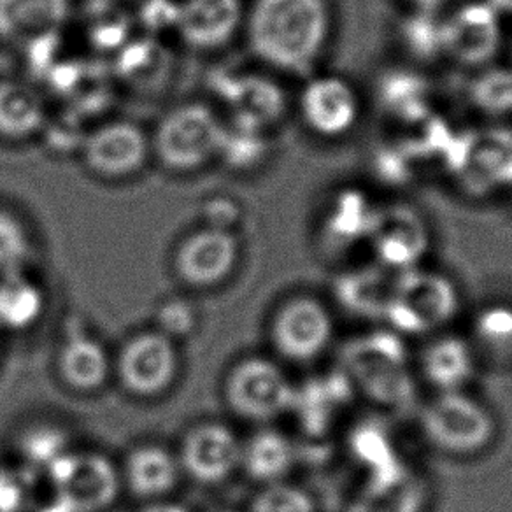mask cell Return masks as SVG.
Returning <instances> with one entry per match:
<instances>
[{"instance_id": "obj_1", "label": "cell", "mask_w": 512, "mask_h": 512, "mask_svg": "<svg viewBox=\"0 0 512 512\" xmlns=\"http://www.w3.org/2000/svg\"><path fill=\"white\" fill-rule=\"evenodd\" d=\"M328 0H253L246 16L249 48L286 74H309L332 36Z\"/></svg>"}, {"instance_id": "obj_2", "label": "cell", "mask_w": 512, "mask_h": 512, "mask_svg": "<svg viewBox=\"0 0 512 512\" xmlns=\"http://www.w3.org/2000/svg\"><path fill=\"white\" fill-rule=\"evenodd\" d=\"M339 372L355 397L384 413L411 411L418 402L413 363L402 335L393 330H372L342 348Z\"/></svg>"}, {"instance_id": "obj_3", "label": "cell", "mask_w": 512, "mask_h": 512, "mask_svg": "<svg viewBox=\"0 0 512 512\" xmlns=\"http://www.w3.org/2000/svg\"><path fill=\"white\" fill-rule=\"evenodd\" d=\"M460 309V292L446 274L414 267L399 272L384 323L407 337L441 334Z\"/></svg>"}, {"instance_id": "obj_4", "label": "cell", "mask_w": 512, "mask_h": 512, "mask_svg": "<svg viewBox=\"0 0 512 512\" xmlns=\"http://www.w3.org/2000/svg\"><path fill=\"white\" fill-rule=\"evenodd\" d=\"M420 428L432 448L460 458L483 453L497 435L493 413L465 390L434 393L421 406Z\"/></svg>"}, {"instance_id": "obj_5", "label": "cell", "mask_w": 512, "mask_h": 512, "mask_svg": "<svg viewBox=\"0 0 512 512\" xmlns=\"http://www.w3.org/2000/svg\"><path fill=\"white\" fill-rule=\"evenodd\" d=\"M225 123L211 107L190 102L174 107L158 123L151 151L165 169L188 174L218 157Z\"/></svg>"}, {"instance_id": "obj_6", "label": "cell", "mask_w": 512, "mask_h": 512, "mask_svg": "<svg viewBox=\"0 0 512 512\" xmlns=\"http://www.w3.org/2000/svg\"><path fill=\"white\" fill-rule=\"evenodd\" d=\"M444 167L467 195L505 192L512 183L511 132L484 127L456 134Z\"/></svg>"}, {"instance_id": "obj_7", "label": "cell", "mask_w": 512, "mask_h": 512, "mask_svg": "<svg viewBox=\"0 0 512 512\" xmlns=\"http://www.w3.org/2000/svg\"><path fill=\"white\" fill-rule=\"evenodd\" d=\"M504 36V18L486 0H460L442 15V55L463 69L495 64Z\"/></svg>"}, {"instance_id": "obj_8", "label": "cell", "mask_w": 512, "mask_h": 512, "mask_svg": "<svg viewBox=\"0 0 512 512\" xmlns=\"http://www.w3.org/2000/svg\"><path fill=\"white\" fill-rule=\"evenodd\" d=\"M432 246V230L418 207L402 202H377L367 249L376 264L388 271L420 267Z\"/></svg>"}, {"instance_id": "obj_9", "label": "cell", "mask_w": 512, "mask_h": 512, "mask_svg": "<svg viewBox=\"0 0 512 512\" xmlns=\"http://www.w3.org/2000/svg\"><path fill=\"white\" fill-rule=\"evenodd\" d=\"M297 388L278 363L251 356L235 365L225 381V399L244 420L269 423L292 413Z\"/></svg>"}, {"instance_id": "obj_10", "label": "cell", "mask_w": 512, "mask_h": 512, "mask_svg": "<svg viewBox=\"0 0 512 512\" xmlns=\"http://www.w3.org/2000/svg\"><path fill=\"white\" fill-rule=\"evenodd\" d=\"M334 335V314L313 295L286 300L272 318V346L286 362H316L327 353Z\"/></svg>"}, {"instance_id": "obj_11", "label": "cell", "mask_w": 512, "mask_h": 512, "mask_svg": "<svg viewBox=\"0 0 512 512\" xmlns=\"http://www.w3.org/2000/svg\"><path fill=\"white\" fill-rule=\"evenodd\" d=\"M299 114L313 136L335 141L355 130L362 116V97L349 79L318 74L307 79L299 95Z\"/></svg>"}, {"instance_id": "obj_12", "label": "cell", "mask_w": 512, "mask_h": 512, "mask_svg": "<svg viewBox=\"0 0 512 512\" xmlns=\"http://www.w3.org/2000/svg\"><path fill=\"white\" fill-rule=\"evenodd\" d=\"M55 493L72 512H102L120 493L118 470L93 453H65L48 469Z\"/></svg>"}, {"instance_id": "obj_13", "label": "cell", "mask_w": 512, "mask_h": 512, "mask_svg": "<svg viewBox=\"0 0 512 512\" xmlns=\"http://www.w3.org/2000/svg\"><path fill=\"white\" fill-rule=\"evenodd\" d=\"M116 376L128 393L150 399L164 393L178 376L176 342L157 330L128 339L116 358Z\"/></svg>"}, {"instance_id": "obj_14", "label": "cell", "mask_w": 512, "mask_h": 512, "mask_svg": "<svg viewBox=\"0 0 512 512\" xmlns=\"http://www.w3.org/2000/svg\"><path fill=\"white\" fill-rule=\"evenodd\" d=\"M83 162L100 179H128L143 171L151 141L143 128L127 120H113L93 128L81 144Z\"/></svg>"}, {"instance_id": "obj_15", "label": "cell", "mask_w": 512, "mask_h": 512, "mask_svg": "<svg viewBox=\"0 0 512 512\" xmlns=\"http://www.w3.org/2000/svg\"><path fill=\"white\" fill-rule=\"evenodd\" d=\"M239 244L225 228H199L179 242L174 255L178 278L192 288H213L234 272Z\"/></svg>"}, {"instance_id": "obj_16", "label": "cell", "mask_w": 512, "mask_h": 512, "mask_svg": "<svg viewBox=\"0 0 512 512\" xmlns=\"http://www.w3.org/2000/svg\"><path fill=\"white\" fill-rule=\"evenodd\" d=\"M376 207V200L358 186H344L335 190L321 213L320 239L323 249L330 255H348L360 246L367 248Z\"/></svg>"}, {"instance_id": "obj_17", "label": "cell", "mask_w": 512, "mask_h": 512, "mask_svg": "<svg viewBox=\"0 0 512 512\" xmlns=\"http://www.w3.org/2000/svg\"><path fill=\"white\" fill-rule=\"evenodd\" d=\"M241 455L242 444L230 428L206 423L185 435L178 460L181 470L195 481L218 484L241 467Z\"/></svg>"}, {"instance_id": "obj_18", "label": "cell", "mask_w": 512, "mask_h": 512, "mask_svg": "<svg viewBox=\"0 0 512 512\" xmlns=\"http://www.w3.org/2000/svg\"><path fill=\"white\" fill-rule=\"evenodd\" d=\"M430 497L427 479L400 462L367 476L346 512H425Z\"/></svg>"}, {"instance_id": "obj_19", "label": "cell", "mask_w": 512, "mask_h": 512, "mask_svg": "<svg viewBox=\"0 0 512 512\" xmlns=\"http://www.w3.org/2000/svg\"><path fill=\"white\" fill-rule=\"evenodd\" d=\"M476 349L469 339L441 332L430 337L421 351L418 372L435 393L462 392L477 372Z\"/></svg>"}, {"instance_id": "obj_20", "label": "cell", "mask_w": 512, "mask_h": 512, "mask_svg": "<svg viewBox=\"0 0 512 512\" xmlns=\"http://www.w3.org/2000/svg\"><path fill=\"white\" fill-rule=\"evenodd\" d=\"M179 34L195 50H216L235 36L244 20L241 0H181Z\"/></svg>"}, {"instance_id": "obj_21", "label": "cell", "mask_w": 512, "mask_h": 512, "mask_svg": "<svg viewBox=\"0 0 512 512\" xmlns=\"http://www.w3.org/2000/svg\"><path fill=\"white\" fill-rule=\"evenodd\" d=\"M395 272L370 260L348 267L335 279V297L348 313L362 320L384 321L392 299Z\"/></svg>"}, {"instance_id": "obj_22", "label": "cell", "mask_w": 512, "mask_h": 512, "mask_svg": "<svg viewBox=\"0 0 512 512\" xmlns=\"http://www.w3.org/2000/svg\"><path fill=\"white\" fill-rule=\"evenodd\" d=\"M353 399L355 393L337 370L321 381H311L297 388L292 413L297 414L307 435L325 437L344 418Z\"/></svg>"}, {"instance_id": "obj_23", "label": "cell", "mask_w": 512, "mask_h": 512, "mask_svg": "<svg viewBox=\"0 0 512 512\" xmlns=\"http://www.w3.org/2000/svg\"><path fill=\"white\" fill-rule=\"evenodd\" d=\"M69 13L71 0H0V43L30 44L53 36Z\"/></svg>"}, {"instance_id": "obj_24", "label": "cell", "mask_w": 512, "mask_h": 512, "mask_svg": "<svg viewBox=\"0 0 512 512\" xmlns=\"http://www.w3.org/2000/svg\"><path fill=\"white\" fill-rule=\"evenodd\" d=\"M225 97L234 123L262 132L278 125L288 111L285 90L264 76H239L230 81Z\"/></svg>"}, {"instance_id": "obj_25", "label": "cell", "mask_w": 512, "mask_h": 512, "mask_svg": "<svg viewBox=\"0 0 512 512\" xmlns=\"http://www.w3.org/2000/svg\"><path fill=\"white\" fill-rule=\"evenodd\" d=\"M376 99L384 114L407 128L432 114L434 92L418 72L390 71L377 81Z\"/></svg>"}, {"instance_id": "obj_26", "label": "cell", "mask_w": 512, "mask_h": 512, "mask_svg": "<svg viewBox=\"0 0 512 512\" xmlns=\"http://www.w3.org/2000/svg\"><path fill=\"white\" fill-rule=\"evenodd\" d=\"M46 106L34 86L16 79L0 81V137L23 141L46 125Z\"/></svg>"}, {"instance_id": "obj_27", "label": "cell", "mask_w": 512, "mask_h": 512, "mask_svg": "<svg viewBox=\"0 0 512 512\" xmlns=\"http://www.w3.org/2000/svg\"><path fill=\"white\" fill-rule=\"evenodd\" d=\"M181 465L176 456L160 446H141L127 456L125 483L136 497L160 498L179 481Z\"/></svg>"}, {"instance_id": "obj_28", "label": "cell", "mask_w": 512, "mask_h": 512, "mask_svg": "<svg viewBox=\"0 0 512 512\" xmlns=\"http://www.w3.org/2000/svg\"><path fill=\"white\" fill-rule=\"evenodd\" d=\"M58 372L76 392H95L111 376V360L102 344L86 335H74L58 353Z\"/></svg>"}, {"instance_id": "obj_29", "label": "cell", "mask_w": 512, "mask_h": 512, "mask_svg": "<svg viewBox=\"0 0 512 512\" xmlns=\"http://www.w3.org/2000/svg\"><path fill=\"white\" fill-rule=\"evenodd\" d=\"M295 446L278 430L265 428L242 444L241 467L256 483L285 481L295 465Z\"/></svg>"}, {"instance_id": "obj_30", "label": "cell", "mask_w": 512, "mask_h": 512, "mask_svg": "<svg viewBox=\"0 0 512 512\" xmlns=\"http://www.w3.org/2000/svg\"><path fill=\"white\" fill-rule=\"evenodd\" d=\"M43 311V290L25 272L0 276V327L25 330L41 318Z\"/></svg>"}, {"instance_id": "obj_31", "label": "cell", "mask_w": 512, "mask_h": 512, "mask_svg": "<svg viewBox=\"0 0 512 512\" xmlns=\"http://www.w3.org/2000/svg\"><path fill=\"white\" fill-rule=\"evenodd\" d=\"M442 15L444 11L407 8L397 27V36L407 57L420 65L444 60L442 55Z\"/></svg>"}, {"instance_id": "obj_32", "label": "cell", "mask_w": 512, "mask_h": 512, "mask_svg": "<svg viewBox=\"0 0 512 512\" xmlns=\"http://www.w3.org/2000/svg\"><path fill=\"white\" fill-rule=\"evenodd\" d=\"M467 99L477 113L488 120H502L512 114L511 65H486L474 71L469 81Z\"/></svg>"}, {"instance_id": "obj_33", "label": "cell", "mask_w": 512, "mask_h": 512, "mask_svg": "<svg viewBox=\"0 0 512 512\" xmlns=\"http://www.w3.org/2000/svg\"><path fill=\"white\" fill-rule=\"evenodd\" d=\"M477 356H488L493 362L512 360V306L488 304L472 321L469 339Z\"/></svg>"}, {"instance_id": "obj_34", "label": "cell", "mask_w": 512, "mask_h": 512, "mask_svg": "<svg viewBox=\"0 0 512 512\" xmlns=\"http://www.w3.org/2000/svg\"><path fill=\"white\" fill-rule=\"evenodd\" d=\"M351 455L367 470V476L379 474L402 462L395 451L392 435L381 423H362L349 435Z\"/></svg>"}, {"instance_id": "obj_35", "label": "cell", "mask_w": 512, "mask_h": 512, "mask_svg": "<svg viewBox=\"0 0 512 512\" xmlns=\"http://www.w3.org/2000/svg\"><path fill=\"white\" fill-rule=\"evenodd\" d=\"M269 150L267 132L234 123L232 127L225 125L218 157H223L234 169L249 171L264 162Z\"/></svg>"}, {"instance_id": "obj_36", "label": "cell", "mask_w": 512, "mask_h": 512, "mask_svg": "<svg viewBox=\"0 0 512 512\" xmlns=\"http://www.w3.org/2000/svg\"><path fill=\"white\" fill-rule=\"evenodd\" d=\"M32 253L29 230L18 214L0 207V276L25 271Z\"/></svg>"}, {"instance_id": "obj_37", "label": "cell", "mask_w": 512, "mask_h": 512, "mask_svg": "<svg viewBox=\"0 0 512 512\" xmlns=\"http://www.w3.org/2000/svg\"><path fill=\"white\" fill-rule=\"evenodd\" d=\"M249 512H316V504L304 488L279 481L265 484L253 498Z\"/></svg>"}, {"instance_id": "obj_38", "label": "cell", "mask_w": 512, "mask_h": 512, "mask_svg": "<svg viewBox=\"0 0 512 512\" xmlns=\"http://www.w3.org/2000/svg\"><path fill=\"white\" fill-rule=\"evenodd\" d=\"M65 437L60 430L55 428H37L32 430L29 435H25L22 442L23 456L27 462L32 463L34 467H44L50 469L58 458H62L65 453Z\"/></svg>"}, {"instance_id": "obj_39", "label": "cell", "mask_w": 512, "mask_h": 512, "mask_svg": "<svg viewBox=\"0 0 512 512\" xmlns=\"http://www.w3.org/2000/svg\"><path fill=\"white\" fill-rule=\"evenodd\" d=\"M195 328V311L181 299L167 300L157 313V332L169 337L171 341L185 339Z\"/></svg>"}, {"instance_id": "obj_40", "label": "cell", "mask_w": 512, "mask_h": 512, "mask_svg": "<svg viewBox=\"0 0 512 512\" xmlns=\"http://www.w3.org/2000/svg\"><path fill=\"white\" fill-rule=\"evenodd\" d=\"M30 488L29 477L22 472L0 470V512H25L29 507Z\"/></svg>"}, {"instance_id": "obj_41", "label": "cell", "mask_w": 512, "mask_h": 512, "mask_svg": "<svg viewBox=\"0 0 512 512\" xmlns=\"http://www.w3.org/2000/svg\"><path fill=\"white\" fill-rule=\"evenodd\" d=\"M406 2L407 8L411 9H430V11H446L458 4L460 0H402Z\"/></svg>"}, {"instance_id": "obj_42", "label": "cell", "mask_w": 512, "mask_h": 512, "mask_svg": "<svg viewBox=\"0 0 512 512\" xmlns=\"http://www.w3.org/2000/svg\"><path fill=\"white\" fill-rule=\"evenodd\" d=\"M502 18H512V0H486Z\"/></svg>"}, {"instance_id": "obj_43", "label": "cell", "mask_w": 512, "mask_h": 512, "mask_svg": "<svg viewBox=\"0 0 512 512\" xmlns=\"http://www.w3.org/2000/svg\"><path fill=\"white\" fill-rule=\"evenodd\" d=\"M39 512H72L69 509V505L65 504L62 498L58 497L55 493V500L51 504L44 505L43 509H39Z\"/></svg>"}, {"instance_id": "obj_44", "label": "cell", "mask_w": 512, "mask_h": 512, "mask_svg": "<svg viewBox=\"0 0 512 512\" xmlns=\"http://www.w3.org/2000/svg\"><path fill=\"white\" fill-rule=\"evenodd\" d=\"M144 512H188L183 509V507H178V505L172 504H157L151 505Z\"/></svg>"}, {"instance_id": "obj_45", "label": "cell", "mask_w": 512, "mask_h": 512, "mask_svg": "<svg viewBox=\"0 0 512 512\" xmlns=\"http://www.w3.org/2000/svg\"><path fill=\"white\" fill-rule=\"evenodd\" d=\"M511 67H512V44H511Z\"/></svg>"}, {"instance_id": "obj_46", "label": "cell", "mask_w": 512, "mask_h": 512, "mask_svg": "<svg viewBox=\"0 0 512 512\" xmlns=\"http://www.w3.org/2000/svg\"><path fill=\"white\" fill-rule=\"evenodd\" d=\"M221 512H228V511H221Z\"/></svg>"}]
</instances>
